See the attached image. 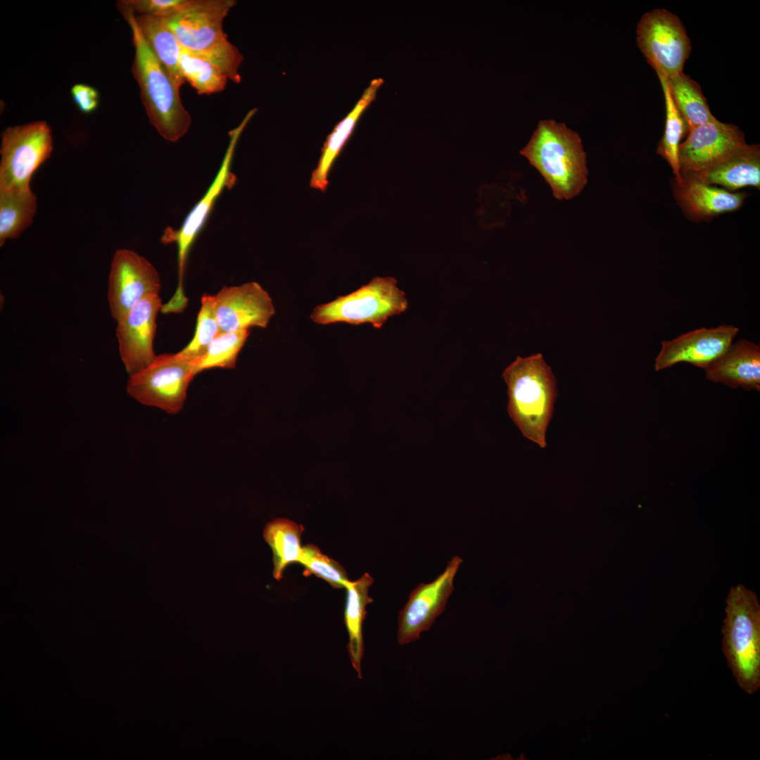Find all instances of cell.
<instances>
[{
	"label": "cell",
	"instance_id": "cell-1",
	"mask_svg": "<svg viewBox=\"0 0 760 760\" xmlns=\"http://www.w3.org/2000/svg\"><path fill=\"white\" fill-rule=\"evenodd\" d=\"M117 6L131 28L134 47L132 71L150 122L165 139L177 141L188 132L191 122L181 101L179 89L147 44L132 9L125 0L118 1Z\"/></svg>",
	"mask_w": 760,
	"mask_h": 760
},
{
	"label": "cell",
	"instance_id": "cell-2",
	"mask_svg": "<svg viewBox=\"0 0 760 760\" xmlns=\"http://www.w3.org/2000/svg\"><path fill=\"white\" fill-rule=\"evenodd\" d=\"M507 412L523 436L544 448L554 412L557 381L540 353L517 356L502 372Z\"/></svg>",
	"mask_w": 760,
	"mask_h": 760
},
{
	"label": "cell",
	"instance_id": "cell-3",
	"mask_svg": "<svg viewBox=\"0 0 760 760\" xmlns=\"http://www.w3.org/2000/svg\"><path fill=\"white\" fill-rule=\"evenodd\" d=\"M236 1L189 0L179 10L162 18L182 49L219 67L229 80L240 83L243 56L227 39L222 23Z\"/></svg>",
	"mask_w": 760,
	"mask_h": 760
},
{
	"label": "cell",
	"instance_id": "cell-4",
	"mask_svg": "<svg viewBox=\"0 0 760 760\" xmlns=\"http://www.w3.org/2000/svg\"><path fill=\"white\" fill-rule=\"evenodd\" d=\"M519 153L540 172L558 200L572 198L587 184L586 154L581 139L564 123L540 121Z\"/></svg>",
	"mask_w": 760,
	"mask_h": 760
},
{
	"label": "cell",
	"instance_id": "cell-5",
	"mask_svg": "<svg viewBox=\"0 0 760 760\" xmlns=\"http://www.w3.org/2000/svg\"><path fill=\"white\" fill-rule=\"evenodd\" d=\"M722 651L737 685L752 695L760 688V604L743 585L732 587L726 600Z\"/></svg>",
	"mask_w": 760,
	"mask_h": 760
},
{
	"label": "cell",
	"instance_id": "cell-6",
	"mask_svg": "<svg viewBox=\"0 0 760 760\" xmlns=\"http://www.w3.org/2000/svg\"><path fill=\"white\" fill-rule=\"evenodd\" d=\"M397 284L393 277H376L355 291L317 305L310 319L323 325L369 323L374 328H381L390 317L400 315L407 308L405 293Z\"/></svg>",
	"mask_w": 760,
	"mask_h": 760
},
{
	"label": "cell",
	"instance_id": "cell-7",
	"mask_svg": "<svg viewBox=\"0 0 760 760\" xmlns=\"http://www.w3.org/2000/svg\"><path fill=\"white\" fill-rule=\"evenodd\" d=\"M196 375V362L180 352L161 354L146 367L129 375L127 391L143 405L176 414L182 409L188 387Z\"/></svg>",
	"mask_w": 760,
	"mask_h": 760
},
{
	"label": "cell",
	"instance_id": "cell-8",
	"mask_svg": "<svg viewBox=\"0 0 760 760\" xmlns=\"http://www.w3.org/2000/svg\"><path fill=\"white\" fill-rule=\"evenodd\" d=\"M53 151L45 121L7 127L1 134L0 191L30 189L32 175Z\"/></svg>",
	"mask_w": 760,
	"mask_h": 760
},
{
	"label": "cell",
	"instance_id": "cell-9",
	"mask_svg": "<svg viewBox=\"0 0 760 760\" xmlns=\"http://www.w3.org/2000/svg\"><path fill=\"white\" fill-rule=\"evenodd\" d=\"M637 44L648 63L666 78L683 72L690 39L680 18L664 8L645 13L637 27Z\"/></svg>",
	"mask_w": 760,
	"mask_h": 760
},
{
	"label": "cell",
	"instance_id": "cell-10",
	"mask_svg": "<svg viewBox=\"0 0 760 760\" xmlns=\"http://www.w3.org/2000/svg\"><path fill=\"white\" fill-rule=\"evenodd\" d=\"M256 110L255 108L249 110L241 123L229 132V144L222 162L206 193L189 212L181 227L178 229H166L162 237L163 243H176L177 246L179 279L174 296L178 299H183L186 296L183 281L189 251L205 224L218 197L225 189L232 188L236 182V177L231 170L234 153L242 132Z\"/></svg>",
	"mask_w": 760,
	"mask_h": 760
},
{
	"label": "cell",
	"instance_id": "cell-11",
	"mask_svg": "<svg viewBox=\"0 0 760 760\" xmlns=\"http://www.w3.org/2000/svg\"><path fill=\"white\" fill-rule=\"evenodd\" d=\"M462 561L460 556L452 557L436 579L428 583H420L410 592L398 616L399 645L418 640L421 633L428 631L436 619L444 612L454 590V578Z\"/></svg>",
	"mask_w": 760,
	"mask_h": 760
},
{
	"label": "cell",
	"instance_id": "cell-12",
	"mask_svg": "<svg viewBox=\"0 0 760 760\" xmlns=\"http://www.w3.org/2000/svg\"><path fill=\"white\" fill-rule=\"evenodd\" d=\"M160 289V275L146 258L128 249L115 251L110 265L108 300L116 322L142 299L159 295Z\"/></svg>",
	"mask_w": 760,
	"mask_h": 760
},
{
	"label": "cell",
	"instance_id": "cell-13",
	"mask_svg": "<svg viewBox=\"0 0 760 760\" xmlns=\"http://www.w3.org/2000/svg\"><path fill=\"white\" fill-rule=\"evenodd\" d=\"M163 304L159 295L147 296L117 322L120 355L129 375L146 367L156 357L153 343Z\"/></svg>",
	"mask_w": 760,
	"mask_h": 760
},
{
	"label": "cell",
	"instance_id": "cell-14",
	"mask_svg": "<svg viewBox=\"0 0 760 760\" xmlns=\"http://www.w3.org/2000/svg\"><path fill=\"white\" fill-rule=\"evenodd\" d=\"M745 144L744 134L736 125L716 118L693 127L679 146L681 175L706 170Z\"/></svg>",
	"mask_w": 760,
	"mask_h": 760
},
{
	"label": "cell",
	"instance_id": "cell-15",
	"mask_svg": "<svg viewBox=\"0 0 760 760\" xmlns=\"http://www.w3.org/2000/svg\"><path fill=\"white\" fill-rule=\"evenodd\" d=\"M733 325L702 327L663 341L654 360L656 371L687 362L705 369L722 356L739 332Z\"/></svg>",
	"mask_w": 760,
	"mask_h": 760
},
{
	"label": "cell",
	"instance_id": "cell-16",
	"mask_svg": "<svg viewBox=\"0 0 760 760\" xmlns=\"http://www.w3.org/2000/svg\"><path fill=\"white\" fill-rule=\"evenodd\" d=\"M213 296L220 332L266 328L275 314L271 297L256 281L223 286Z\"/></svg>",
	"mask_w": 760,
	"mask_h": 760
},
{
	"label": "cell",
	"instance_id": "cell-17",
	"mask_svg": "<svg viewBox=\"0 0 760 760\" xmlns=\"http://www.w3.org/2000/svg\"><path fill=\"white\" fill-rule=\"evenodd\" d=\"M673 194L683 212L696 221L735 211L747 196L744 192H730L690 175H682L679 182L675 180Z\"/></svg>",
	"mask_w": 760,
	"mask_h": 760
},
{
	"label": "cell",
	"instance_id": "cell-18",
	"mask_svg": "<svg viewBox=\"0 0 760 760\" xmlns=\"http://www.w3.org/2000/svg\"><path fill=\"white\" fill-rule=\"evenodd\" d=\"M706 378L733 389L760 391V346L746 339L732 343L705 369Z\"/></svg>",
	"mask_w": 760,
	"mask_h": 760
},
{
	"label": "cell",
	"instance_id": "cell-19",
	"mask_svg": "<svg viewBox=\"0 0 760 760\" xmlns=\"http://www.w3.org/2000/svg\"><path fill=\"white\" fill-rule=\"evenodd\" d=\"M690 175L707 184L719 186L735 192L746 186L760 187V149L759 144L747 143L721 162Z\"/></svg>",
	"mask_w": 760,
	"mask_h": 760
},
{
	"label": "cell",
	"instance_id": "cell-20",
	"mask_svg": "<svg viewBox=\"0 0 760 760\" xmlns=\"http://www.w3.org/2000/svg\"><path fill=\"white\" fill-rule=\"evenodd\" d=\"M381 78L371 81L351 111L341 120L327 137L316 168L310 179V186L324 191L329 184V171L343 147L353 133L356 123L368 106L375 100L378 89L383 84Z\"/></svg>",
	"mask_w": 760,
	"mask_h": 760
},
{
	"label": "cell",
	"instance_id": "cell-21",
	"mask_svg": "<svg viewBox=\"0 0 760 760\" xmlns=\"http://www.w3.org/2000/svg\"><path fill=\"white\" fill-rule=\"evenodd\" d=\"M373 583V578L365 573L357 580L350 581L346 586L344 623L349 639L347 648L353 667L360 679L362 678L361 661L364 654L362 624L367 615L366 607L373 602L368 594Z\"/></svg>",
	"mask_w": 760,
	"mask_h": 760
},
{
	"label": "cell",
	"instance_id": "cell-22",
	"mask_svg": "<svg viewBox=\"0 0 760 760\" xmlns=\"http://www.w3.org/2000/svg\"><path fill=\"white\" fill-rule=\"evenodd\" d=\"M135 16L147 44L180 89L186 81L179 69L182 47L176 36L162 18L144 15Z\"/></svg>",
	"mask_w": 760,
	"mask_h": 760
},
{
	"label": "cell",
	"instance_id": "cell-23",
	"mask_svg": "<svg viewBox=\"0 0 760 760\" xmlns=\"http://www.w3.org/2000/svg\"><path fill=\"white\" fill-rule=\"evenodd\" d=\"M304 527L287 519H275L263 530V538L273 554V576L279 581L286 566L298 562L302 547L300 538Z\"/></svg>",
	"mask_w": 760,
	"mask_h": 760
},
{
	"label": "cell",
	"instance_id": "cell-24",
	"mask_svg": "<svg viewBox=\"0 0 760 760\" xmlns=\"http://www.w3.org/2000/svg\"><path fill=\"white\" fill-rule=\"evenodd\" d=\"M37 197L30 189L0 191V245L18 237L32 222Z\"/></svg>",
	"mask_w": 760,
	"mask_h": 760
},
{
	"label": "cell",
	"instance_id": "cell-25",
	"mask_svg": "<svg viewBox=\"0 0 760 760\" xmlns=\"http://www.w3.org/2000/svg\"><path fill=\"white\" fill-rule=\"evenodd\" d=\"M674 103L688 130L715 118L699 84L681 72L666 78Z\"/></svg>",
	"mask_w": 760,
	"mask_h": 760
},
{
	"label": "cell",
	"instance_id": "cell-26",
	"mask_svg": "<svg viewBox=\"0 0 760 760\" xmlns=\"http://www.w3.org/2000/svg\"><path fill=\"white\" fill-rule=\"evenodd\" d=\"M656 73L661 85L666 107L664 132L659 142L657 153L668 162L676 177L675 180L679 182L682 179L679 146L680 141L688 132V127L674 103L666 77L659 72Z\"/></svg>",
	"mask_w": 760,
	"mask_h": 760
},
{
	"label": "cell",
	"instance_id": "cell-27",
	"mask_svg": "<svg viewBox=\"0 0 760 760\" xmlns=\"http://www.w3.org/2000/svg\"><path fill=\"white\" fill-rule=\"evenodd\" d=\"M179 69L184 80L200 95L223 91L229 80L223 71L211 61L184 49L180 54Z\"/></svg>",
	"mask_w": 760,
	"mask_h": 760
},
{
	"label": "cell",
	"instance_id": "cell-28",
	"mask_svg": "<svg viewBox=\"0 0 760 760\" xmlns=\"http://www.w3.org/2000/svg\"><path fill=\"white\" fill-rule=\"evenodd\" d=\"M249 334L248 329L220 332L196 362V374L211 368H234L237 356Z\"/></svg>",
	"mask_w": 760,
	"mask_h": 760
},
{
	"label": "cell",
	"instance_id": "cell-29",
	"mask_svg": "<svg viewBox=\"0 0 760 760\" xmlns=\"http://www.w3.org/2000/svg\"><path fill=\"white\" fill-rule=\"evenodd\" d=\"M220 333L214 296L205 293L201 297V305L197 316L194 336L188 345L179 352L196 363Z\"/></svg>",
	"mask_w": 760,
	"mask_h": 760
},
{
	"label": "cell",
	"instance_id": "cell-30",
	"mask_svg": "<svg viewBox=\"0 0 760 760\" xmlns=\"http://www.w3.org/2000/svg\"><path fill=\"white\" fill-rule=\"evenodd\" d=\"M305 576L312 574L327 581L334 588H346L350 581L344 568L336 561L324 555L312 544L302 547L298 561Z\"/></svg>",
	"mask_w": 760,
	"mask_h": 760
},
{
	"label": "cell",
	"instance_id": "cell-31",
	"mask_svg": "<svg viewBox=\"0 0 760 760\" xmlns=\"http://www.w3.org/2000/svg\"><path fill=\"white\" fill-rule=\"evenodd\" d=\"M189 0H125L137 15L165 18L183 7Z\"/></svg>",
	"mask_w": 760,
	"mask_h": 760
},
{
	"label": "cell",
	"instance_id": "cell-32",
	"mask_svg": "<svg viewBox=\"0 0 760 760\" xmlns=\"http://www.w3.org/2000/svg\"><path fill=\"white\" fill-rule=\"evenodd\" d=\"M70 93L75 106L82 113L89 114L98 108L99 93L94 87L83 83L75 84Z\"/></svg>",
	"mask_w": 760,
	"mask_h": 760
}]
</instances>
